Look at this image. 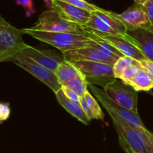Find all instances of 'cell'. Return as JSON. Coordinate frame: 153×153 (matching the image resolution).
I'll list each match as a JSON object with an SVG mask.
<instances>
[{
    "mask_svg": "<svg viewBox=\"0 0 153 153\" xmlns=\"http://www.w3.org/2000/svg\"><path fill=\"white\" fill-rule=\"evenodd\" d=\"M127 153H139V152H134L130 151V152H127Z\"/></svg>",
    "mask_w": 153,
    "mask_h": 153,
    "instance_id": "1f68e13d",
    "label": "cell"
},
{
    "mask_svg": "<svg viewBox=\"0 0 153 153\" xmlns=\"http://www.w3.org/2000/svg\"><path fill=\"white\" fill-rule=\"evenodd\" d=\"M22 29L9 23L0 14V62H9L28 44L22 38Z\"/></svg>",
    "mask_w": 153,
    "mask_h": 153,
    "instance_id": "3957f363",
    "label": "cell"
},
{
    "mask_svg": "<svg viewBox=\"0 0 153 153\" xmlns=\"http://www.w3.org/2000/svg\"><path fill=\"white\" fill-rule=\"evenodd\" d=\"M141 6L153 28V0H148Z\"/></svg>",
    "mask_w": 153,
    "mask_h": 153,
    "instance_id": "d4e9b609",
    "label": "cell"
},
{
    "mask_svg": "<svg viewBox=\"0 0 153 153\" xmlns=\"http://www.w3.org/2000/svg\"><path fill=\"white\" fill-rule=\"evenodd\" d=\"M138 63L139 61L131 58V57L126 56L119 58L113 65L114 74L115 78L120 79L123 72L125 70L127 67L131 65V64H137Z\"/></svg>",
    "mask_w": 153,
    "mask_h": 153,
    "instance_id": "d6986e66",
    "label": "cell"
},
{
    "mask_svg": "<svg viewBox=\"0 0 153 153\" xmlns=\"http://www.w3.org/2000/svg\"><path fill=\"white\" fill-rule=\"evenodd\" d=\"M21 52L32 58L39 64L53 72L66 60L63 52L59 54L52 50L34 47L29 45Z\"/></svg>",
    "mask_w": 153,
    "mask_h": 153,
    "instance_id": "9c48e42d",
    "label": "cell"
},
{
    "mask_svg": "<svg viewBox=\"0 0 153 153\" xmlns=\"http://www.w3.org/2000/svg\"><path fill=\"white\" fill-rule=\"evenodd\" d=\"M92 30L100 38L111 44L123 56L131 57L137 61L146 58L139 48L136 46L135 42L132 38L131 39H127L119 35L100 32L94 28H92Z\"/></svg>",
    "mask_w": 153,
    "mask_h": 153,
    "instance_id": "7c38bea8",
    "label": "cell"
},
{
    "mask_svg": "<svg viewBox=\"0 0 153 153\" xmlns=\"http://www.w3.org/2000/svg\"><path fill=\"white\" fill-rule=\"evenodd\" d=\"M126 83L132 86L137 92L150 91L153 88V76L142 67L134 76Z\"/></svg>",
    "mask_w": 153,
    "mask_h": 153,
    "instance_id": "2e32d148",
    "label": "cell"
},
{
    "mask_svg": "<svg viewBox=\"0 0 153 153\" xmlns=\"http://www.w3.org/2000/svg\"><path fill=\"white\" fill-rule=\"evenodd\" d=\"M16 3L25 9L27 16H31L35 13V9L34 8V3L32 0H16Z\"/></svg>",
    "mask_w": 153,
    "mask_h": 153,
    "instance_id": "603a6c76",
    "label": "cell"
},
{
    "mask_svg": "<svg viewBox=\"0 0 153 153\" xmlns=\"http://www.w3.org/2000/svg\"><path fill=\"white\" fill-rule=\"evenodd\" d=\"M55 74L61 85L76 76H84L82 71L68 60H65L61 63L55 71Z\"/></svg>",
    "mask_w": 153,
    "mask_h": 153,
    "instance_id": "e0dca14e",
    "label": "cell"
},
{
    "mask_svg": "<svg viewBox=\"0 0 153 153\" xmlns=\"http://www.w3.org/2000/svg\"><path fill=\"white\" fill-rule=\"evenodd\" d=\"M84 98H85L86 101L88 102L90 108L94 115V118L95 119L103 120L104 119V113L100 107V104H98L97 100L93 97L92 94L89 92V91H87L84 94Z\"/></svg>",
    "mask_w": 153,
    "mask_h": 153,
    "instance_id": "ffe728a7",
    "label": "cell"
},
{
    "mask_svg": "<svg viewBox=\"0 0 153 153\" xmlns=\"http://www.w3.org/2000/svg\"><path fill=\"white\" fill-rule=\"evenodd\" d=\"M141 68L142 66L140 65V62L137 64H131V65L128 66V67H127L125 69V70L123 72L122 75H121V77L120 80H123L124 82H127L134 76V74H135Z\"/></svg>",
    "mask_w": 153,
    "mask_h": 153,
    "instance_id": "7402d4cb",
    "label": "cell"
},
{
    "mask_svg": "<svg viewBox=\"0 0 153 153\" xmlns=\"http://www.w3.org/2000/svg\"><path fill=\"white\" fill-rule=\"evenodd\" d=\"M56 98L58 103L67 111L73 116L77 118L79 121L85 124V125H88L90 124L91 120L87 117L86 114L84 112L83 109L80 104V102H76L69 99L63 92L62 88L58 90L56 93H55Z\"/></svg>",
    "mask_w": 153,
    "mask_h": 153,
    "instance_id": "9a60e30c",
    "label": "cell"
},
{
    "mask_svg": "<svg viewBox=\"0 0 153 153\" xmlns=\"http://www.w3.org/2000/svg\"><path fill=\"white\" fill-rule=\"evenodd\" d=\"M63 2L68 3V4H72L73 6L79 8L85 9V10H88V11H95V10H98L100 8L98 6L95 5L94 4L88 2L86 0H61Z\"/></svg>",
    "mask_w": 153,
    "mask_h": 153,
    "instance_id": "44dd1931",
    "label": "cell"
},
{
    "mask_svg": "<svg viewBox=\"0 0 153 153\" xmlns=\"http://www.w3.org/2000/svg\"><path fill=\"white\" fill-rule=\"evenodd\" d=\"M139 62H140V65L144 68L146 70H147L153 76V61L148 59V58H145V59L139 61Z\"/></svg>",
    "mask_w": 153,
    "mask_h": 153,
    "instance_id": "83f0119b",
    "label": "cell"
},
{
    "mask_svg": "<svg viewBox=\"0 0 153 153\" xmlns=\"http://www.w3.org/2000/svg\"><path fill=\"white\" fill-rule=\"evenodd\" d=\"M9 62L14 63L19 67L26 70L37 79L47 86L55 93L61 88V85L58 82L55 72L43 67L35 61L25 55L22 52H18Z\"/></svg>",
    "mask_w": 153,
    "mask_h": 153,
    "instance_id": "8992f818",
    "label": "cell"
},
{
    "mask_svg": "<svg viewBox=\"0 0 153 153\" xmlns=\"http://www.w3.org/2000/svg\"><path fill=\"white\" fill-rule=\"evenodd\" d=\"M88 86L93 94L95 95V97H97L99 101L101 103V104L104 106L106 110L111 111L117 116L123 118L134 128L140 130V132L144 134L149 137L153 138V134L148 130L147 128L145 127L138 113H134L115 102L113 99H111L108 95L103 88H97L94 85H88Z\"/></svg>",
    "mask_w": 153,
    "mask_h": 153,
    "instance_id": "277c9868",
    "label": "cell"
},
{
    "mask_svg": "<svg viewBox=\"0 0 153 153\" xmlns=\"http://www.w3.org/2000/svg\"><path fill=\"white\" fill-rule=\"evenodd\" d=\"M146 148H147L148 153H153V141H151L150 140H148L146 142Z\"/></svg>",
    "mask_w": 153,
    "mask_h": 153,
    "instance_id": "f1b7e54d",
    "label": "cell"
},
{
    "mask_svg": "<svg viewBox=\"0 0 153 153\" xmlns=\"http://www.w3.org/2000/svg\"><path fill=\"white\" fill-rule=\"evenodd\" d=\"M10 104L0 103V124H2L4 121L10 117Z\"/></svg>",
    "mask_w": 153,
    "mask_h": 153,
    "instance_id": "cb8c5ba5",
    "label": "cell"
},
{
    "mask_svg": "<svg viewBox=\"0 0 153 153\" xmlns=\"http://www.w3.org/2000/svg\"><path fill=\"white\" fill-rule=\"evenodd\" d=\"M66 60H84V61L102 62L114 65L117 58L107 55L95 46H85L63 52Z\"/></svg>",
    "mask_w": 153,
    "mask_h": 153,
    "instance_id": "8fae6325",
    "label": "cell"
},
{
    "mask_svg": "<svg viewBox=\"0 0 153 153\" xmlns=\"http://www.w3.org/2000/svg\"><path fill=\"white\" fill-rule=\"evenodd\" d=\"M114 14L125 26L128 32L139 28H152L146 13L140 4L134 3L122 14L114 13Z\"/></svg>",
    "mask_w": 153,
    "mask_h": 153,
    "instance_id": "30bf717a",
    "label": "cell"
},
{
    "mask_svg": "<svg viewBox=\"0 0 153 153\" xmlns=\"http://www.w3.org/2000/svg\"><path fill=\"white\" fill-rule=\"evenodd\" d=\"M135 44L146 58L153 61V28L128 31Z\"/></svg>",
    "mask_w": 153,
    "mask_h": 153,
    "instance_id": "5bb4252c",
    "label": "cell"
},
{
    "mask_svg": "<svg viewBox=\"0 0 153 153\" xmlns=\"http://www.w3.org/2000/svg\"><path fill=\"white\" fill-rule=\"evenodd\" d=\"M21 29L24 34H28L38 40L52 45L62 52L89 46L92 43V40L83 32H51L34 30L31 28Z\"/></svg>",
    "mask_w": 153,
    "mask_h": 153,
    "instance_id": "6da1fadb",
    "label": "cell"
},
{
    "mask_svg": "<svg viewBox=\"0 0 153 153\" xmlns=\"http://www.w3.org/2000/svg\"><path fill=\"white\" fill-rule=\"evenodd\" d=\"M111 116L114 127L117 132L120 146L126 152L148 153L146 142L149 139L153 140L137 130L128 124L123 118L117 116L111 111H107Z\"/></svg>",
    "mask_w": 153,
    "mask_h": 153,
    "instance_id": "7a4b0ae2",
    "label": "cell"
},
{
    "mask_svg": "<svg viewBox=\"0 0 153 153\" xmlns=\"http://www.w3.org/2000/svg\"><path fill=\"white\" fill-rule=\"evenodd\" d=\"M31 28L51 32H82L81 26L64 19L54 9L43 11Z\"/></svg>",
    "mask_w": 153,
    "mask_h": 153,
    "instance_id": "52a82bcc",
    "label": "cell"
},
{
    "mask_svg": "<svg viewBox=\"0 0 153 153\" xmlns=\"http://www.w3.org/2000/svg\"><path fill=\"white\" fill-rule=\"evenodd\" d=\"M61 86H66L72 88L76 93H78L81 97L83 96L87 91H88V83L85 80V76H76V77L67 81Z\"/></svg>",
    "mask_w": 153,
    "mask_h": 153,
    "instance_id": "ac0fdd59",
    "label": "cell"
},
{
    "mask_svg": "<svg viewBox=\"0 0 153 153\" xmlns=\"http://www.w3.org/2000/svg\"><path fill=\"white\" fill-rule=\"evenodd\" d=\"M103 89L115 102L134 113H138L137 92L132 86L116 79Z\"/></svg>",
    "mask_w": 153,
    "mask_h": 153,
    "instance_id": "ba28073f",
    "label": "cell"
},
{
    "mask_svg": "<svg viewBox=\"0 0 153 153\" xmlns=\"http://www.w3.org/2000/svg\"><path fill=\"white\" fill-rule=\"evenodd\" d=\"M134 3L137 4H140V5H143L145 2L148 1V0H134Z\"/></svg>",
    "mask_w": 153,
    "mask_h": 153,
    "instance_id": "4dcf8cb0",
    "label": "cell"
},
{
    "mask_svg": "<svg viewBox=\"0 0 153 153\" xmlns=\"http://www.w3.org/2000/svg\"><path fill=\"white\" fill-rule=\"evenodd\" d=\"M80 104L81 106H82V108L83 109L85 113L86 114L87 117H88L90 120L94 119V115H93L92 111H91V108H90L89 105H88V102L86 101V100H85V98H84V96H82V97H81Z\"/></svg>",
    "mask_w": 153,
    "mask_h": 153,
    "instance_id": "4316f807",
    "label": "cell"
},
{
    "mask_svg": "<svg viewBox=\"0 0 153 153\" xmlns=\"http://www.w3.org/2000/svg\"><path fill=\"white\" fill-rule=\"evenodd\" d=\"M68 61L82 71L88 85H97L105 88L116 80L111 64L84 60Z\"/></svg>",
    "mask_w": 153,
    "mask_h": 153,
    "instance_id": "5b68a950",
    "label": "cell"
},
{
    "mask_svg": "<svg viewBox=\"0 0 153 153\" xmlns=\"http://www.w3.org/2000/svg\"><path fill=\"white\" fill-rule=\"evenodd\" d=\"M52 9L56 10L64 19L79 26L86 25L91 16V11L79 8L61 0H53Z\"/></svg>",
    "mask_w": 153,
    "mask_h": 153,
    "instance_id": "4fadbf2b",
    "label": "cell"
},
{
    "mask_svg": "<svg viewBox=\"0 0 153 153\" xmlns=\"http://www.w3.org/2000/svg\"><path fill=\"white\" fill-rule=\"evenodd\" d=\"M43 1H44L46 7L47 8L48 10L52 9V2H53V0H43Z\"/></svg>",
    "mask_w": 153,
    "mask_h": 153,
    "instance_id": "f546056e",
    "label": "cell"
},
{
    "mask_svg": "<svg viewBox=\"0 0 153 153\" xmlns=\"http://www.w3.org/2000/svg\"><path fill=\"white\" fill-rule=\"evenodd\" d=\"M61 88H62L63 92L65 94V95L69 99L72 100H74L76 102H80L81 96L79 95L78 93H76L74 90L72 88H69V87L66 86H61Z\"/></svg>",
    "mask_w": 153,
    "mask_h": 153,
    "instance_id": "484cf974",
    "label": "cell"
}]
</instances>
